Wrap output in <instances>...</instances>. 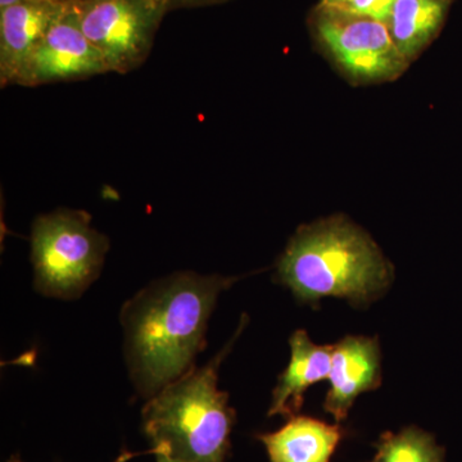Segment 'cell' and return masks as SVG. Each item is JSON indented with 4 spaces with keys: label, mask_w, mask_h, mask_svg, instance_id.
<instances>
[{
    "label": "cell",
    "mask_w": 462,
    "mask_h": 462,
    "mask_svg": "<svg viewBox=\"0 0 462 462\" xmlns=\"http://www.w3.org/2000/svg\"><path fill=\"white\" fill-rule=\"evenodd\" d=\"M236 279L172 273L152 282L121 311L130 378L141 396L153 397L194 367L221 291Z\"/></svg>",
    "instance_id": "6da1fadb"
},
{
    "label": "cell",
    "mask_w": 462,
    "mask_h": 462,
    "mask_svg": "<svg viewBox=\"0 0 462 462\" xmlns=\"http://www.w3.org/2000/svg\"><path fill=\"white\" fill-rule=\"evenodd\" d=\"M392 278L378 245L340 216L300 227L276 264V281L310 303L336 297L366 305Z\"/></svg>",
    "instance_id": "7a4b0ae2"
},
{
    "label": "cell",
    "mask_w": 462,
    "mask_h": 462,
    "mask_svg": "<svg viewBox=\"0 0 462 462\" xmlns=\"http://www.w3.org/2000/svg\"><path fill=\"white\" fill-rule=\"evenodd\" d=\"M200 369H193L148 398L143 430L158 452L187 462H226L236 412L229 394L218 389V370L234 339Z\"/></svg>",
    "instance_id": "3957f363"
},
{
    "label": "cell",
    "mask_w": 462,
    "mask_h": 462,
    "mask_svg": "<svg viewBox=\"0 0 462 462\" xmlns=\"http://www.w3.org/2000/svg\"><path fill=\"white\" fill-rule=\"evenodd\" d=\"M108 249L88 212L60 208L39 216L32 230L36 291L58 300L80 297L98 279Z\"/></svg>",
    "instance_id": "277c9868"
},
{
    "label": "cell",
    "mask_w": 462,
    "mask_h": 462,
    "mask_svg": "<svg viewBox=\"0 0 462 462\" xmlns=\"http://www.w3.org/2000/svg\"><path fill=\"white\" fill-rule=\"evenodd\" d=\"M310 26L322 50L356 83L394 80L410 65L382 21L318 5Z\"/></svg>",
    "instance_id": "5b68a950"
},
{
    "label": "cell",
    "mask_w": 462,
    "mask_h": 462,
    "mask_svg": "<svg viewBox=\"0 0 462 462\" xmlns=\"http://www.w3.org/2000/svg\"><path fill=\"white\" fill-rule=\"evenodd\" d=\"M85 36L108 72L129 74L148 60L169 9L161 0H71Z\"/></svg>",
    "instance_id": "8992f818"
},
{
    "label": "cell",
    "mask_w": 462,
    "mask_h": 462,
    "mask_svg": "<svg viewBox=\"0 0 462 462\" xmlns=\"http://www.w3.org/2000/svg\"><path fill=\"white\" fill-rule=\"evenodd\" d=\"M98 50L85 36L74 5H69L23 63L16 83L21 87L84 80L107 74Z\"/></svg>",
    "instance_id": "52a82bcc"
},
{
    "label": "cell",
    "mask_w": 462,
    "mask_h": 462,
    "mask_svg": "<svg viewBox=\"0 0 462 462\" xmlns=\"http://www.w3.org/2000/svg\"><path fill=\"white\" fill-rule=\"evenodd\" d=\"M69 0H23L0 9V85H14L18 72Z\"/></svg>",
    "instance_id": "ba28073f"
},
{
    "label": "cell",
    "mask_w": 462,
    "mask_h": 462,
    "mask_svg": "<svg viewBox=\"0 0 462 462\" xmlns=\"http://www.w3.org/2000/svg\"><path fill=\"white\" fill-rule=\"evenodd\" d=\"M330 388L324 409L337 422L345 421L356 398L380 385V348L376 338L346 337L333 346Z\"/></svg>",
    "instance_id": "9c48e42d"
},
{
    "label": "cell",
    "mask_w": 462,
    "mask_h": 462,
    "mask_svg": "<svg viewBox=\"0 0 462 462\" xmlns=\"http://www.w3.org/2000/svg\"><path fill=\"white\" fill-rule=\"evenodd\" d=\"M291 349V361L273 392L269 416L296 415L305 402L307 389L329 378L333 346L315 345L305 330H297Z\"/></svg>",
    "instance_id": "30bf717a"
},
{
    "label": "cell",
    "mask_w": 462,
    "mask_h": 462,
    "mask_svg": "<svg viewBox=\"0 0 462 462\" xmlns=\"http://www.w3.org/2000/svg\"><path fill=\"white\" fill-rule=\"evenodd\" d=\"M345 430L309 416H291L273 433L258 434L270 462H330Z\"/></svg>",
    "instance_id": "8fae6325"
},
{
    "label": "cell",
    "mask_w": 462,
    "mask_h": 462,
    "mask_svg": "<svg viewBox=\"0 0 462 462\" xmlns=\"http://www.w3.org/2000/svg\"><path fill=\"white\" fill-rule=\"evenodd\" d=\"M452 0H396L387 21L398 51L412 62L437 38Z\"/></svg>",
    "instance_id": "7c38bea8"
},
{
    "label": "cell",
    "mask_w": 462,
    "mask_h": 462,
    "mask_svg": "<svg viewBox=\"0 0 462 462\" xmlns=\"http://www.w3.org/2000/svg\"><path fill=\"white\" fill-rule=\"evenodd\" d=\"M376 455L369 462H446V451L436 438L416 427L404 428L400 433L383 434Z\"/></svg>",
    "instance_id": "4fadbf2b"
},
{
    "label": "cell",
    "mask_w": 462,
    "mask_h": 462,
    "mask_svg": "<svg viewBox=\"0 0 462 462\" xmlns=\"http://www.w3.org/2000/svg\"><path fill=\"white\" fill-rule=\"evenodd\" d=\"M394 3H396V0H355L351 8L346 12H351V14L370 17L373 20L387 23Z\"/></svg>",
    "instance_id": "5bb4252c"
},
{
    "label": "cell",
    "mask_w": 462,
    "mask_h": 462,
    "mask_svg": "<svg viewBox=\"0 0 462 462\" xmlns=\"http://www.w3.org/2000/svg\"><path fill=\"white\" fill-rule=\"evenodd\" d=\"M169 11L180 8L209 7V5H223L227 0H161Z\"/></svg>",
    "instance_id": "9a60e30c"
},
{
    "label": "cell",
    "mask_w": 462,
    "mask_h": 462,
    "mask_svg": "<svg viewBox=\"0 0 462 462\" xmlns=\"http://www.w3.org/2000/svg\"><path fill=\"white\" fill-rule=\"evenodd\" d=\"M355 0H320L319 5L321 7L339 9V11H348Z\"/></svg>",
    "instance_id": "2e32d148"
},
{
    "label": "cell",
    "mask_w": 462,
    "mask_h": 462,
    "mask_svg": "<svg viewBox=\"0 0 462 462\" xmlns=\"http://www.w3.org/2000/svg\"><path fill=\"white\" fill-rule=\"evenodd\" d=\"M138 455H141V454H133V452H124V454H121L120 456H118V457L116 458V460L114 462H127L129 460H132L133 457H135V456H138ZM9 462H21V461L18 460V458L14 457Z\"/></svg>",
    "instance_id": "e0dca14e"
},
{
    "label": "cell",
    "mask_w": 462,
    "mask_h": 462,
    "mask_svg": "<svg viewBox=\"0 0 462 462\" xmlns=\"http://www.w3.org/2000/svg\"><path fill=\"white\" fill-rule=\"evenodd\" d=\"M157 462H187L184 460H180V458L172 457V456L162 454V452H158L156 454Z\"/></svg>",
    "instance_id": "ac0fdd59"
},
{
    "label": "cell",
    "mask_w": 462,
    "mask_h": 462,
    "mask_svg": "<svg viewBox=\"0 0 462 462\" xmlns=\"http://www.w3.org/2000/svg\"><path fill=\"white\" fill-rule=\"evenodd\" d=\"M23 2V0H0V9L14 5V3Z\"/></svg>",
    "instance_id": "d6986e66"
}]
</instances>
